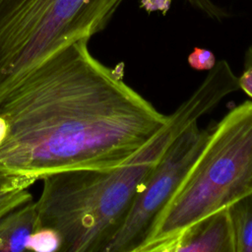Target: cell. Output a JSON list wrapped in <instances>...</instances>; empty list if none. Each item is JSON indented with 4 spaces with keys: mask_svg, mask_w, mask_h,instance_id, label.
I'll list each match as a JSON object with an SVG mask.
<instances>
[{
    "mask_svg": "<svg viewBox=\"0 0 252 252\" xmlns=\"http://www.w3.org/2000/svg\"><path fill=\"white\" fill-rule=\"evenodd\" d=\"M252 193V100L232 108L210 136L137 252H157L195 221Z\"/></svg>",
    "mask_w": 252,
    "mask_h": 252,
    "instance_id": "obj_3",
    "label": "cell"
},
{
    "mask_svg": "<svg viewBox=\"0 0 252 252\" xmlns=\"http://www.w3.org/2000/svg\"><path fill=\"white\" fill-rule=\"evenodd\" d=\"M39 228L35 201L31 200L0 218V251L28 250L32 234Z\"/></svg>",
    "mask_w": 252,
    "mask_h": 252,
    "instance_id": "obj_7",
    "label": "cell"
},
{
    "mask_svg": "<svg viewBox=\"0 0 252 252\" xmlns=\"http://www.w3.org/2000/svg\"><path fill=\"white\" fill-rule=\"evenodd\" d=\"M211 130L194 122L166 147L104 252H137L155 220L203 150Z\"/></svg>",
    "mask_w": 252,
    "mask_h": 252,
    "instance_id": "obj_5",
    "label": "cell"
},
{
    "mask_svg": "<svg viewBox=\"0 0 252 252\" xmlns=\"http://www.w3.org/2000/svg\"><path fill=\"white\" fill-rule=\"evenodd\" d=\"M157 252H234L227 208L190 224Z\"/></svg>",
    "mask_w": 252,
    "mask_h": 252,
    "instance_id": "obj_6",
    "label": "cell"
},
{
    "mask_svg": "<svg viewBox=\"0 0 252 252\" xmlns=\"http://www.w3.org/2000/svg\"><path fill=\"white\" fill-rule=\"evenodd\" d=\"M89 49V39L54 54L0 103L6 135L0 170L34 178L65 170L103 169L132 158L167 124Z\"/></svg>",
    "mask_w": 252,
    "mask_h": 252,
    "instance_id": "obj_1",
    "label": "cell"
},
{
    "mask_svg": "<svg viewBox=\"0 0 252 252\" xmlns=\"http://www.w3.org/2000/svg\"><path fill=\"white\" fill-rule=\"evenodd\" d=\"M36 178L0 170V218L16 207L32 200L29 188Z\"/></svg>",
    "mask_w": 252,
    "mask_h": 252,
    "instance_id": "obj_9",
    "label": "cell"
},
{
    "mask_svg": "<svg viewBox=\"0 0 252 252\" xmlns=\"http://www.w3.org/2000/svg\"><path fill=\"white\" fill-rule=\"evenodd\" d=\"M188 1L194 8L204 13L205 15H207L213 20L221 21L229 17V13L222 7L216 4L213 0H188Z\"/></svg>",
    "mask_w": 252,
    "mask_h": 252,
    "instance_id": "obj_12",
    "label": "cell"
},
{
    "mask_svg": "<svg viewBox=\"0 0 252 252\" xmlns=\"http://www.w3.org/2000/svg\"><path fill=\"white\" fill-rule=\"evenodd\" d=\"M6 135V122L5 120L0 116V143L3 141Z\"/></svg>",
    "mask_w": 252,
    "mask_h": 252,
    "instance_id": "obj_15",
    "label": "cell"
},
{
    "mask_svg": "<svg viewBox=\"0 0 252 252\" xmlns=\"http://www.w3.org/2000/svg\"><path fill=\"white\" fill-rule=\"evenodd\" d=\"M188 63L191 68L197 71H210L216 63L215 54L206 48L195 47L188 56Z\"/></svg>",
    "mask_w": 252,
    "mask_h": 252,
    "instance_id": "obj_11",
    "label": "cell"
},
{
    "mask_svg": "<svg viewBox=\"0 0 252 252\" xmlns=\"http://www.w3.org/2000/svg\"><path fill=\"white\" fill-rule=\"evenodd\" d=\"M124 0H0V103L42 62L103 31Z\"/></svg>",
    "mask_w": 252,
    "mask_h": 252,
    "instance_id": "obj_4",
    "label": "cell"
},
{
    "mask_svg": "<svg viewBox=\"0 0 252 252\" xmlns=\"http://www.w3.org/2000/svg\"><path fill=\"white\" fill-rule=\"evenodd\" d=\"M234 252H252V193L227 207Z\"/></svg>",
    "mask_w": 252,
    "mask_h": 252,
    "instance_id": "obj_8",
    "label": "cell"
},
{
    "mask_svg": "<svg viewBox=\"0 0 252 252\" xmlns=\"http://www.w3.org/2000/svg\"><path fill=\"white\" fill-rule=\"evenodd\" d=\"M238 79L240 89L252 97V44L248 47L245 53L243 71Z\"/></svg>",
    "mask_w": 252,
    "mask_h": 252,
    "instance_id": "obj_13",
    "label": "cell"
},
{
    "mask_svg": "<svg viewBox=\"0 0 252 252\" xmlns=\"http://www.w3.org/2000/svg\"><path fill=\"white\" fill-rule=\"evenodd\" d=\"M60 249L57 233L48 228H38L32 236L28 250L36 252H54Z\"/></svg>",
    "mask_w": 252,
    "mask_h": 252,
    "instance_id": "obj_10",
    "label": "cell"
},
{
    "mask_svg": "<svg viewBox=\"0 0 252 252\" xmlns=\"http://www.w3.org/2000/svg\"><path fill=\"white\" fill-rule=\"evenodd\" d=\"M172 0H141L140 7L147 13L159 12L162 15H166L170 9Z\"/></svg>",
    "mask_w": 252,
    "mask_h": 252,
    "instance_id": "obj_14",
    "label": "cell"
},
{
    "mask_svg": "<svg viewBox=\"0 0 252 252\" xmlns=\"http://www.w3.org/2000/svg\"><path fill=\"white\" fill-rule=\"evenodd\" d=\"M204 113L203 104L188 97L168 115L165 127L126 162L43 177L35 201L39 228L57 233L60 252H104L166 147Z\"/></svg>",
    "mask_w": 252,
    "mask_h": 252,
    "instance_id": "obj_2",
    "label": "cell"
}]
</instances>
